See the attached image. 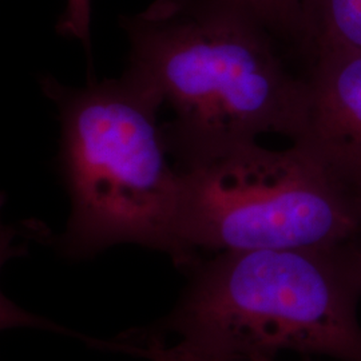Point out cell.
Returning a JSON list of instances; mask_svg holds the SVG:
<instances>
[{
    "instance_id": "1",
    "label": "cell",
    "mask_w": 361,
    "mask_h": 361,
    "mask_svg": "<svg viewBox=\"0 0 361 361\" xmlns=\"http://www.w3.org/2000/svg\"><path fill=\"white\" fill-rule=\"evenodd\" d=\"M174 307L89 347L145 361H253L280 352L361 361V249L222 252L195 259Z\"/></svg>"
},
{
    "instance_id": "2",
    "label": "cell",
    "mask_w": 361,
    "mask_h": 361,
    "mask_svg": "<svg viewBox=\"0 0 361 361\" xmlns=\"http://www.w3.org/2000/svg\"><path fill=\"white\" fill-rule=\"evenodd\" d=\"M126 74L174 111L162 125L185 169L261 135L302 141L310 83L295 77L268 30L225 0H154L122 16Z\"/></svg>"
},
{
    "instance_id": "3",
    "label": "cell",
    "mask_w": 361,
    "mask_h": 361,
    "mask_svg": "<svg viewBox=\"0 0 361 361\" xmlns=\"http://www.w3.org/2000/svg\"><path fill=\"white\" fill-rule=\"evenodd\" d=\"M40 86L59 113L58 159L70 200L59 253L87 259L131 244L177 265L180 171L158 122L159 98L126 73L82 89L47 75Z\"/></svg>"
},
{
    "instance_id": "4",
    "label": "cell",
    "mask_w": 361,
    "mask_h": 361,
    "mask_svg": "<svg viewBox=\"0 0 361 361\" xmlns=\"http://www.w3.org/2000/svg\"><path fill=\"white\" fill-rule=\"evenodd\" d=\"M180 171L182 271L216 253L338 245L361 231L359 197L304 141L240 143Z\"/></svg>"
},
{
    "instance_id": "5",
    "label": "cell",
    "mask_w": 361,
    "mask_h": 361,
    "mask_svg": "<svg viewBox=\"0 0 361 361\" xmlns=\"http://www.w3.org/2000/svg\"><path fill=\"white\" fill-rule=\"evenodd\" d=\"M304 142L361 197V54L317 55Z\"/></svg>"
},
{
    "instance_id": "6",
    "label": "cell",
    "mask_w": 361,
    "mask_h": 361,
    "mask_svg": "<svg viewBox=\"0 0 361 361\" xmlns=\"http://www.w3.org/2000/svg\"><path fill=\"white\" fill-rule=\"evenodd\" d=\"M302 47L314 56L361 54V0H307Z\"/></svg>"
},
{
    "instance_id": "7",
    "label": "cell",
    "mask_w": 361,
    "mask_h": 361,
    "mask_svg": "<svg viewBox=\"0 0 361 361\" xmlns=\"http://www.w3.org/2000/svg\"><path fill=\"white\" fill-rule=\"evenodd\" d=\"M255 19L277 40L304 46L307 0H225Z\"/></svg>"
},
{
    "instance_id": "8",
    "label": "cell",
    "mask_w": 361,
    "mask_h": 361,
    "mask_svg": "<svg viewBox=\"0 0 361 361\" xmlns=\"http://www.w3.org/2000/svg\"><path fill=\"white\" fill-rule=\"evenodd\" d=\"M91 0H67L56 30L62 37L78 39L90 50Z\"/></svg>"
},
{
    "instance_id": "9",
    "label": "cell",
    "mask_w": 361,
    "mask_h": 361,
    "mask_svg": "<svg viewBox=\"0 0 361 361\" xmlns=\"http://www.w3.org/2000/svg\"><path fill=\"white\" fill-rule=\"evenodd\" d=\"M253 361H274V359H271V357H264V356H261V357H256V359H255Z\"/></svg>"
},
{
    "instance_id": "10",
    "label": "cell",
    "mask_w": 361,
    "mask_h": 361,
    "mask_svg": "<svg viewBox=\"0 0 361 361\" xmlns=\"http://www.w3.org/2000/svg\"><path fill=\"white\" fill-rule=\"evenodd\" d=\"M359 201H360V209H361V197H359Z\"/></svg>"
}]
</instances>
